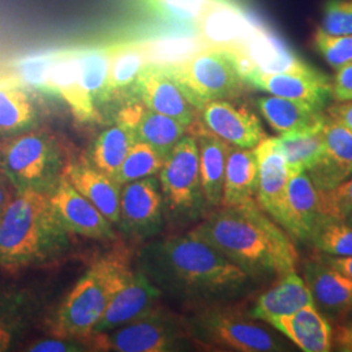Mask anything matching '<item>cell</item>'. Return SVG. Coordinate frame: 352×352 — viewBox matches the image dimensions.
Here are the masks:
<instances>
[{"label": "cell", "mask_w": 352, "mask_h": 352, "mask_svg": "<svg viewBox=\"0 0 352 352\" xmlns=\"http://www.w3.org/2000/svg\"><path fill=\"white\" fill-rule=\"evenodd\" d=\"M322 218V190L316 187L307 173L289 175L278 225L294 239L309 241Z\"/></svg>", "instance_id": "15"}, {"label": "cell", "mask_w": 352, "mask_h": 352, "mask_svg": "<svg viewBox=\"0 0 352 352\" xmlns=\"http://www.w3.org/2000/svg\"><path fill=\"white\" fill-rule=\"evenodd\" d=\"M270 325L294 342L302 351L327 352L331 350V327L315 305L304 307L292 315L278 317L270 322Z\"/></svg>", "instance_id": "25"}, {"label": "cell", "mask_w": 352, "mask_h": 352, "mask_svg": "<svg viewBox=\"0 0 352 352\" xmlns=\"http://www.w3.org/2000/svg\"><path fill=\"white\" fill-rule=\"evenodd\" d=\"M248 87L266 91L272 96L307 102L324 109L331 98V84L327 77L314 67L307 71L266 74L251 69L244 75Z\"/></svg>", "instance_id": "16"}, {"label": "cell", "mask_w": 352, "mask_h": 352, "mask_svg": "<svg viewBox=\"0 0 352 352\" xmlns=\"http://www.w3.org/2000/svg\"><path fill=\"white\" fill-rule=\"evenodd\" d=\"M166 225L158 175L123 184L118 231L133 241L157 238Z\"/></svg>", "instance_id": "11"}, {"label": "cell", "mask_w": 352, "mask_h": 352, "mask_svg": "<svg viewBox=\"0 0 352 352\" xmlns=\"http://www.w3.org/2000/svg\"><path fill=\"white\" fill-rule=\"evenodd\" d=\"M320 29L330 36L352 34V0H327Z\"/></svg>", "instance_id": "40"}, {"label": "cell", "mask_w": 352, "mask_h": 352, "mask_svg": "<svg viewBox=\"0 0 352 352\" xmlns=\"http://www.w3.org/2000/svg\"><path fill=\"white\" fill-rule=\"evenodd\" d=\"M254 153L257 158V204L278 223L289 184V168L272 138L263 140L254 148Z\"/></svg>", "instance_id": "21"}, {"label": "cell", "mask_w": 352, "mask_h": 352, "mask_svg": "<svg viewBox=\"0 0 352 352\" xmlns=\"http://www.w3.org/2000/svg\"><path fill=\"white\" fill-rule=\"evenodd\" d=\"M333 340L340 351L352 352V322L338 327Z\"/></svg>", "instance_id": "45"}, {"label": "cell", "mask_w": 352, "mask_h": 352, "mask_svg": "<svg viewBox=\"0 0 352 352\" xmlns=\"http://www.w3.org/2000/svg\"><path fill=\"white\" fill-rule=\"evenodd\" d=\"M344 222H347V223H350V225H352V213L350 214V217L344 221Z\"/></svg>", "instance_id": "48"}, {"label": "cell", "mask_w": 352, "mask_h": 352, "mask_svg": "<svg viewBox=\"0 0 352 352\" xmlns=\"http://www.w3.org/2000/svg\"><path fill=\"white\" fill-rule=\"evenodd\" d=\"M308 305H315L312 294L305 280L294 270L282 276L276 286L256 300L250 316L270 324L278 317L292 315Z\"/></svg>", "instance_id": "24"}, {"label": "cell", "mask_w": 352, "mask_h": 352, "mask_svg": "<svg viewBox=\"0 0 352 352\" xmlns=\"http://www.w3.org/2000/svg\"><path fill=\"white\" fill-rule=\"evenodd\" d=\"M164 219L173 230H183L206 215L209 210L202 192L199 146L193 133H187L164 160L158 174Z\"/></svg>", "instance_id": "8"}, {"label": "cell", "mask_w": 352, "mask_h": 352, "mask_svg": "<svg viewBox=\"0 0 352 352\" xmlns=\"http://www.w3.org/2000/svg\"><path fill=\"white\" fill-rule=\"evenodd\" d=\"M331 97L337 102L352 101V62L337 69L331 84Z\"/></svg>", "instance_id": "43"}, {"label": "cell", "mask_w": 352, "mask_h": 352, "mask_svg": "<svg viewBox=\"0 0 352 352\" xmlns=\"http://www.w3.org/2000/svg\"><path fill=\"white\" fill-rule=\"evenodd\" d=\"M133 94L148 109L187 126H193L199 116V110L160 64L148 63L142 68L135 81Z\"/></svg>", "instance_id": "14"}, {"label": "cell", "mask_w": 352, "mask_h": 352, "mask_svg": "<svg viewBox=\"0 0 352 352\" xmlns=\"http://www.w3.org/2000/svg\"><path fill=\"white\" fill-rule=\"evenodd\" d=\"M132 273L120 253L98 258L49 320V334L85 338Z\"/></svg>", "instance_id": "4"}, {"label": "cell", "mask_w": 352, "mask_h": 352, "mask_svg": "<svg viewBox=\"0 0 352 352\" xmlns=\"http://www.w3.org/2000/svg\"><path fill=\"white\" fill-rule=\"evenodd\" d=\"M116 123L131 128L136 139L151 145L164 160L190 128L171 116L153 111L141 101L124 104L118 113Z\"/></svg>", "instance_id": "19"}, {"label": "cell", "mask_w": 352, "mask_h": 352, "mask_svg": "<svg viewBox=\"0 0 352 352\" xmlns=\"http://www.w3.org/2000/svg\"><path fill=\"white\" fill-rule=\"evenodd\" d=\"M161 298V291L151 283L148 277L139 269H132L124 286L115 294L101 318L88 336L107 333L126 325L155 307Z\"/></svg>", "instance_id": "18"}, {"label": "cell", "mask_w": 352, "mask_h": 352, "mask_svg": "<svg viewBox=\"0 0 352 352\" xmlns=\"http://www.w3.org/2000/svg\"><path fill=\"white\" fill-rule=\"evenodd\" d=\"M304 280L317 309L329 315H343L352 309V279L327 264L321 257L308 260Z\"/></svg>", "instance_id": "22"}, {"label": "cell", "mask_w": 352, "mask_h": 352, "mask_svg": "<svg viewBox=\"0 0 352 352\" xmlns=\"http://www.w3.org/2000/svg\"><path fill=\"white\" fill-rule=\"evenodd\" d=\"M28 69L34 85L62 97L77 120L100 119V111L80 80L77 49L52 52L29 64Z\"/></svg>", "instance_id": "10"}, {"label": "cell", "mask_w": 352, "mask_h": 352, "mask_svg": "<svg viewBox=\"0 0 352 352\" xmlns=\"http://www.w3.org/2000/svg\"><path fill=\"white\" fill-rule=\"evenodd\" d=\"M166 19L193 28L210 0H145ZM196 30V29H195Z\"/></svg>", "instance_id": "38"}, {"label": "cell", "mask_w": 352, "mask_h": 352, "mask_svg": "<svg viewBox=\"0 0 352 352\" xmlns=\"http://www.w3.org/2000/svg\"><path fill=\"white\" fill-rule=\"evenodd\" d=\"M113 49V45L106 47L77 49L80 80L94 104L97 101L101 102Z\"/></svg>", "instance_id": "35"}, {"label": "cell", "mask_w": 352, "mask_h": 352, "mask_svg": "<svg viewBox=\"0 0 352 352\" xmlns=\"http://www.w3.org/2000/svg\"><path fill=\"white\" fill-rule=\"evenodd\" d=\"M69 164L59 139L41 126L0 140V174L17 193L50 195Z\"/></svg>", "instance_id": "5"}, {"label": "cell", "mask_w": 352, "mask_h": 352, "mask_svg": "<svg viewBox=\"0 0 352 352\" xmlns=\"http://www.w3.org/2000/svg\"><path fill=\"white\" fill-rule=\"evenodd\" d=\"M193 135L199 146L202 192L208 208L215 209L222 204L230 144L205 131L200 124Z\"/></svg>", "instance_id": "26"}, {"label": "cell", "mask_w": 352, "mask_h": 352, "mask_svg": "<svg viewBox=\"0 0 352 352\" xmlns=\"http://www.w3.org/2000/svg\"><path fill=\"white\" fill-rule=\"evenodd\" d=\"M149 63L176 64L186 60L196 52L208 47L196 30L177 32L164 37L140 41Z\"/></svg>", "instance_id": "34"}, {"label": "cell", "mask_w": 352, "mask_h": 352, "mask_svg": "<svg viewBox=\"0 0 352 352\" xmlns=\"http://www.w3.org/2000/svg\"><path fill=\"white\" fill-rule=\"evenodd\" d=\"M164 164V158L158 151L146 142L136 140L115 176V180L123 186L149 176L158 175Z\"/></svg>", "instance_id": "36"}, {"label": "cell", "mask_w": 352, "mask_h": 352, "mask_svg": "<svg viewBox=\"0 0 352 352\" xmlns=\"http://www.w3.org/2000/svg\"><path fill=\"white\" fill-rule=\"evenodd\" d=\"M189 232L213 245L253 280L296 270L298 252L289 235L257 202L215 208Z\"/></svg>", "instance_id": "2"}, {"label": "cell", "mask_w": 352, "mask_h": 352, "mask_svg": "<svg viewBox=\"0 0 352 352\" xmlns=\"http://www.w3.org/2000/svg\"><path fill=\"white\" fill-rule=\"evenodd\" d=\"M324 214L329 218L346 221L352 213V176L336 188L322 190Z\"/></svg>", "instance_id": "41"}, {"label": "cell", "mask_w": 352, "mask_h": 352, "mask_svg": "<svg viewBox=\"0 0 352 352\" xmlns=\"http://www.w3.org/2000/svg\"><path fill=\"white\" fill-rule=\"evenodd\" d=\"M136 140L131 128L115 122L113 126L106 128L93 142L89 151L88 162L115 179Z\"/></svg>", "instance_id": "31"}, {"label": "cell", "mask_w": 352, "mask_h": 352, "mask_svg": "<svg viewBox=\"0 0 352 352\" xmlns=\"http://www.w3.org/2000/svg\"><path fill=\"white\" fill-rule=\"evenodd\" d=\"M315 47L334 69L352 62V34L330 36L321 29L315 34Z\"/></svg>", "instance_id": "39"}, {"label": "cell", "mask_w": 352, "mask_h": 352, "mask_svg": "<svg viewBox=\"0 0 352 352\" xmlns=\"http://www.w3.org/2000/svg\"><path fill=\"white\" fill-rule=\"evenodd\" d=\"M3 291H4V289H0V296H1V294H3Z\"/></svg>", "instance_id": "49"}, {"label": "cell", "mask_w": 352, "mask_h": 352, "mask_svg": "<svg viewBox=\"0 0 352 352\" xmlns=\"http://www.w3.org/2000/svg\"><path fill=\"white\" fill-rule=\"evenodd\" d=\"M309 241H312L317 251L327 256H352V225L325 217L316 227Z\"/></svg>", "instance_id": "37"}, {"label": "cell", "mask_w": 352, "mask_h": 352, "mask_svg": "<svg viewBox=\"0 0 352 352\" xmlns=\"http://www.w3.org/2000/svg\"><path fill=\"white\" fill-rule=\"evenodd\" d=\"M257 26L248 13L232 0H210L195 26L209 47L238 50Z\"/></svg>", "instance_id": "17"}, {"label": "cell", "mask_w": 352, "mask_h": 352, "mask_svg": "<svg viewBox=\"0 0 352 352\" xmlns=\"http://www.w3.org/2000/svg\"><path fill=\"white\" fill-rule=\"evenodd\" d=\"M307 174L320 190L336 188L351 177L352 132L347 126L327 118L321 157Z\"/></svg>", "instance_id": "20"}, {"label": "cell", "mask_w": 352, "mask_h": 352, "mask_svg": "<svg viewBox=\"0 0 352 352\" xmlns=\"http://www.w3.org/2000/svg\"><path fill=\"white\" fill-rule=\"evenodd\" d=\"M25 350L32 352L91 351L87 338L55 336H50V338L34 342L29 344Z\"/></svg>", "instance_id": "42"}, {"label": "cell", "mask_w": 352, "mask_h": 352, "mask_svg": "<svg viewBox=\"0 0 352 352\" xmlns=\"http://www.w3.org/2000/svg\"><path fill=\"white\" fill-rule=\"evenodd\" d=\"M39 126L37 104L21 88H0V140Z\"/></svg>", "instance_id": "32"}, {"label": "cell", "mask_w": 352, "mask_h": 352, "mask_svg": "<svg viewBox=\"0 0 352 352\" xmlns=\"http://www.w3.org/2000/svg\"><path fill=\"white\" fill-rule=\"evenodd\" d=\"M85 338L91 351H182L193 344L183 316L175 315L160 304L123 327Z\"/></svg>", "instance_id": "9"}, {"label": "cell", "mask_w": 352, "mask_h": 352, "mask_svg": "<svg viewBox=\"0 0 352 352\" xmlns=\"http://www.w3.org/2000/svg\"><path fill=\"white\" fill-rule=\"evenodd\" d=\"M257 202V158L254 149L230 145L221 206Z\"/></svg>", "instance_id": "27"}, {"label": "cell", "mask_w": 352, "mask_h": 352, "mask_svg": "<svg viewBox=\"0 0 352 352\" xmlns=\"http://www.w3.org/2000/svg\"><path fill=\"white\" fill-rule=\"evenodd\" d=\"M329 116L340 124L347 126L352 132V102H338L329 107Z\"/></svg>", "instance_id": "44"}, {"label": "cell", "mask_w": 352, "mask_h": 352, "mask_svg": "<svg viewBox=\"0 0 352 352\" xmlns=\"http://www.w3.org/2000/svg\"><path fill=\"white\" fill-rule=\"evenodd\" d=\"M199 124L218 139L244 149H254L267 138L256 113L228 100L204 104L199 111Z\"/></svg>", "instance_id": "12"}, {"label": "cell", "mask_w": 352, "mask_h": 352, "mask_svg": "<svg viewBox=\"0 0 352 352\" xmlns=\"http://www.w3.org/2000/svg\"><path fill=\"white\" fill-rule=\"evenodd\" d=\"M256 103L267 123L279 133L302 131L321 124L327 119L322 109L307 102L267 96L258 98Z\"/></svg>", "instance_id": "28"}, {"label": "cell", "mask_w": 352, "mask_h": 352, "mask_svg": "<svg viewBox=\"0 0 352 352\" xmlns=\"http://www.w3.org/2000/svg\"><path fill=\"white\" fill-rule=\"evenodd\" d=\"M189 340L208 350L236 352L285 351L286 344L261 327L250 314L212 304L183 316Z\"/></svg>", "instance_id": "6"}, {"label": "cell", "mask_w": 352, "mask_h": 352, "mask_svg": "<svg viewBox=\"0 0 352 352\" xmlns=\"http://www.w3.org/2000/svg\"><path fill=\"white\" fill-rule=\"evenodd\" d=\"M148 63L149 60L146 52L140 41L113 45L101 102L120 97V94H124L126 91L133 93L135 81Z\"/></svg>", "instance_id": "29"}, {"label": "cell", "mask_w": 352, "mask_h": 352, "mask_svg": "<svg viewBox=\"0 0 352 352\" xmlns=\"http://www.w3.org/2000/svg\"><path fill=\"white\" fill-rule=\"evenodd\" d=\"M16 189L13 188L12 184L0 174V215L4 213L7 206L11 204L14 196H16Z\"/></svg>", "instance_id": "47"}, {"label": "cell", "mask_w": 352, "mask_h": 352, "mask_svg": "<svg viewBox=\"0 0 352 352\" xmlns=\"http://www.w3.org/2000/svg\"><path fill=\"white\" fill-rule=\"evenodd\" d=\"M50 200L59 219L71 234L102 241L118 239L113 223L69 183L67 176L64 175L51 192Z\"/></svg>", "instance_id": "13"}, {"label": "cell", "mask_w": 352, "mask_h": 352, "mask_svg": "<svg viewBox=\"0 0 352 352\" xmlns=\"http://www.w3.org/2000/svg\"><path fill=\"white\" fill-rule=\"evenodd\" d=\"M321 258L330 265L331 267H334L336 270H338L343 276L352 279V256L347 257H337V256H327L325 254L324 257L321 256Z\"/></svg>", "instance_id": "46"}, {"label": "cell", "mask_w": 352, "mask_h": 352, "mask_svg": "<svg viewBox=\"0 0 352 352\" xmlns=\"http://www.w3.org/2000/svg\"><path fill=\"white\" fill-rule=\"evenodd\" d=\"M162 67L199 111L209 102L236 98L248 87L231 49L208 46L180 63Z\"/></svg>", "instance_id": "7"}, {"label": "cell", "mask_w": 352, "mask_h": 352, "mask_svg": "<svg viewBox=\"0 0 352 352\" xmlns=\"http://www.w3.org/2000/svg\"><path fill=\"white\" fill-rule=\"evenodd\" d=\"M72 234L64 227L50 195L16 193L0 215V269L20 272L58 264L74 252Z\"/></svg>", "instance_id": "3"}, {"label": "cell", "mask_w": 352, "mask_h": 352, "mask_svg": "<svg viewBox=\"0 0 352 352\" xmlns=\"http://www.w3.org/2000/svg\"><path fill=\"white\" fill-rule=\"evenodd\" d=\"M36 312V302L29 292L6 291L0 299V351H7L14 346Z\"/></svg>", "instance_id": "33"}, {"label": "cell", "mask_w": 352, "mask_h": 352, "mask_svg": "<svg viewBox=\"0 0 352 352\" xmlns=\"http://www.w3.org/2000/svg\"><path fill=\"white\" fill-rule=\"evenodd\" d=\"M327 119L321 124L272 138L277 151L286 161L289 175L307 173L317 164L324 149V128Z\"/></svg>", "instance_id": "30"}, {"label": "cell", "mask_w": 352, "mask_h": 352, "mask_svg": "<svg viewBox=\"0 0 352 352\" xmlns=\"http://www.w3.org/2000/svg\"><path fill=\"white\" fill-rule=\"evenodd\" d=\"M136 269L174 302L192 307L234 300L254 282L238 265L192 232L148 240Z\"/></svg>", "instance_id": "1"}, {"label": "cell", "mask_w": 352, "mask_h": 352, "mask_svg": "<svg viewBox=\"0 0 352 352\" xmlns=\"http://www.w3.org/2000/svg\"><path fill=\"white\" fill-rule=\"evenodd\" d=\"M65 176L85 199H88L113 226H118L120 212L122 184L97 170L88 161L67 166Z\"/></svg>", "instance_id": "23"}]
</instances>
